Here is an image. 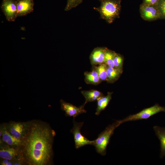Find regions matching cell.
I'll return each instance as SVG.
<instances>
[{
	"instance_id": "1",
	"label": "cell",
	"mask_w": 165,
	"mask_h": 165,
	"mask_svg": "<svg viewBox=\"0 0 165 165\" xmlns=\"http://www.w3.org/2000/svg\"><path fill=\"white\" fill-rule=\"evenodd\" d=\"M55 134L47 123L38 120L31 121L28 133L21 147L25 165L51 164Z\"/></svg>"
},
{
	"instance_id": "2",
	"label": "cell",
	"mask_w": 165,
	"mask_h": 165,
	"mask_svg": "<svg viewBox=\"0 0 165 165\" xmlns=\"http://www.w3.org/2000/svg\"><path fill=\"white\" fill-rule=\"evenodd\" d=\"M100 2V6L94 7L98 12L101 18L108 24L112 23L119 18L120 14L121 0H97Z\"/></svg>"
},
{
	"instance_id": "3",
	"label": "cell",
	"mask_w": 165,
	"mask_h": 165,
	"mask_svg": "<svg viewBox=\"0 0 165 165\" xmlns=\"http://www.w3.org/2000/svg\"><path fill=\"white\" fill-rule=\"evenodd\" d=\"M121 124L118 120L112 124L109 125L99 135L96 139L93 140L92 145L94 146L97 153L103 156L106 155V148L110 138L115 130Z\"/></svg>"
},
{
	"instance_id": "4",
	"label": "cell",
	"mask_w": 165,
	"mask_h": 165,
	"mask_svg": "<svg viewBox=\"0 0 165 165\" xmlns=\"http://www.w3.org/2000/svg\"><path fill=\"white\" fill-rule=\"evenodd\" d=\"M31 122L10 121L5 124L11 135L17 139L23 140L28 133Z\"/></svg>"
},
{
	"instance_id": "5",
	"label": "cell",
	"mask_w": 165,
	"mask_h": 165,
	"mask_svg": "<svg viewBox=\"0 0 165 165\" xmlns=\"http://www.w3.org/2000/svg\"><path fill=\"white\" fill-rule=\"evenodd\" d=\"M161 112H165V107L156 104L152 107L144 109L136 114L129 115L124 119L119 120V121L122 124L128 121L146 119Z\"/></svg>"
},
{
	"instance_id": "6",
	"label": "cell",
	"mask_w": 165,
	"mask_h": 165,
	"mask_svg": "<svg viewBox=\"0 0 165 165\" xmlns=\"http://www.w3.org/2000/svg\"><path fill=\"white\" fill-rule=\"evenodd\" d=\"M0 157L1 159L22 161L25 164L21 147H13L0 142Z\"/></svg>"
},
{
	"instance_id": "7",
	"label": "cell",
	"mask_w": 165,
	"mask_h": 165,
	"mask_svg": "<svg viewBox=\"0 0 165 165\" xmlns=\"http://www.w3.org/2000/svg\"><path fill=\"white\" fill-rule=\"evenodd\" d=\"M73 122V127L71 130V132L73 135L75 148L78 149L87 145H92L94 141L89 140L81 133V129L83 122H77L74 120V118Z\"/></svg>"
},
{
	"instance_id": "8",
	"label": "cell",
	"mask_w": 165,
	"mask_h": 165,
	"mask_svg": "<svg viewBox=\"0 0 165 165\" xmlns=\"http://www.w3.org/2000/svg\"><path fill=\"white\" fill-rule=\"evenodd\" d=\"M139 10L141 17L145 20L153 21L161 18L157 5H147L142 3L140 6Z\"/></svg>"
},
{
	"instance_id": "9",
	"label": "cell",
	"mask_w": 165,
	"mask_h": 165,
	"mask_svg": "<svg viewBox=\"0 0 165 165\" xmlns=\"http://www.w3.org/2000/svg\"><path fill=\"white\" fill-rule=\"evenodd\" d=\"M1 8L8 21L12 22L15 20L17 17L16 1L2 0Z\"/></svg>"
},
{
	"instance_id": "10",
	"label": "cell",
	"mask_w": 165,
	"mask_h": 165,
	"mask_svg": "<svg viewBox=\"0 0 165 165\" xmlns=\"http://www.w3.org/2000/svg\"><path fill=\"white\" fill-rule=\"evenodd\" d=\"M0 127V142L13 147H22L24 141L17 139L11 135L6 129L5 123L2 124Z\"/></svg>"
},
{
	"instance_id": "11",
	"label": "cell",
	"mask_w": 165,
	"mask_h": 165,
	"mask_svg": "<svg viewBox=\"0 0 165 165\" xmlns=\"http://www.w3.org/2000/svg\"><path fill=\"white\" fill-rule=\"evenodd\" d=\"M60 104L61 110L65 112V115L68 116L73 117L74 118L79 115L85 113L86 111L84 109L85 104L77 107L72 104L61 100Z\"/></svg>"
},
{
	"instance_id": "12",
	"label": "cell",
	"mask_w": 165,
	"mask_h": 165,
	"mask_svg": "<svg viewBox=\"0 0 165 165\" xmlns=\"http://www.w3.org/2000/svg\"><path fill=\"white\" fill-rule=\"evenodd\" d=\"M17 16H22L30 13L34 10L33 0H17Z\"/></svg>"
},
{
	"instance_id": "13",
	"label": "cell",
	"mask_w": 165,
	"mask_h": 165,
	"mask_svg": "<svg viewBox=\"0 0 165 165\" xmlns=\"http://www.w3.org/2000/svg\"><path fill=\"white\" fill-rule=\"evenodd\" d=\"M106 48L100 47L93 49L89 57L90 62L92 65H97L105 63Z\"/></svg>"
},
{
	"instance_id": "14",
	"label": "cell",
	"mask_w": 165,
	"mask_h": 165,
	"mask_svg": "<svg viewBox=\"0 0 165 165\" xmlns=\"http://www.w3.org/2000/svg\"><path fill=\"white\" fill-rule=\"evenodd\" d=\"M153 130L160 141V157L162 158L165 156V127L155 126L153 127Z\"/></svg>"
},
{
	"instance_id": "15",
	"label": "cell",
	"mask_w": 165,
	"mask_h": 165,
	"mask_svg": "<svg viewBox=\"0 0 165 165\" xmlns=\"http://www.w3.org/2000/svg\"><path fill=\"white\" fill-rule=\"evenodd\" d=\"M81 93L85 99L84 103L85 104L88 102L97 101L100 98L104 96L102 93L95 90H83Z\"/></svg>"
},
{
	"instance_id": "16",
	"label": "cell",
	"mask_w": 165,
	"mask_h": 165,
	"mask_svg": "<svg viewBox=\"0 0 165 165\" xmlns=\"http://www.w3.org/2000/svg\"><path fill=\"white\" fill-rule=\"evenodd\" d=\"M84 75V81L86 84L97 85L102 82L97 72L94 69L91 72H85Z\"/></svg>"
},
{
	"instance_id": "17",
	"label": "cell",
	"mask_w": 165,
	"mask_h": 165,
	"mask_svg": "<svg viewBox=\"0 0 165 165\" xmlns=\"http://www.w3.org/2000/svg\"><path fill=\"white\" fill-rule=\"evenodd\" d=\"M112 92H108L106 96H104L97 100V106L95 113L96 115H99L101 112L106 108L112 99Z\"/></svg>"
},
{
	"instance_id": "18",
	"label": "cell",
	"mask_w": 165,
	"mask_h": 165,
	"mask_svg": "<svg viewBox=\"0 0 165 165\" xmlns=\"http://www.w3.org/2000/svg\"><path fill=\"white\" fill-rule=\"evenodd\" d=\"M107 79L108 83H113L119 77L122 72V70L108 67L106 69Z\"/></svg>"
},
{
	"instance_id": "19",
	"label": "cell",
	"mask_w": 165,
	"mask_h": 165,
	"mask_svg": "<svg viewBox=\"0 0 165 165\" xmlns=\"http://www.w3.org/2000/svg\"><path fill=\"white\" fill-rule=\"evenodd\" d=\"M97 65H92V69H94L97 72L102 82L107 81V76L106 65L105 63H104Z\"/></svg>"
},
{
	"instance_id": "20",
	"label": "cell",
	"mask_w": 165,
	"mask_h": 165,
	"mask_svg": "<svg viewBox=\"0 0 165 165\" xmlns=\"http://www.w3.org/2000/svg\"><path fill=\"white\" fill-rule=\"evenodd\" d=\"M116 53L115 51L106 48L105 55V63L109 67L115 68L114 58Z\"/></svg>"
},
{
	"instance_id": "21",
	"label": "cell",
	"mask_w": 165,
	"mask_h": 165,
	"mask_svg": "<svg viewBox=\"0 0 165 165\" xmlns=\"http://www.w3.org/2000/svg\"><path fill=\"white\" fill-rule=\"evenodd\" d=\"M123 61L122 56L120 54L116 53L114 58L115 68L122 70Z\"/></svg>"
},
{
	"instance_id": "22",
	"label": "cell",
	"mask_w": 165,
	"mask_h": 165,
	"mask_svg": "<svg viewBox=\"0 0 165 165\" xmlns=\"http://www.w3.org/2000/svg\"><path fill=\"white\" fill-rule=\"evenodd\" d=\"M83 0H67V3L64 9L65 11H68L75 8L81 3Z\"/></svg>"
},
{
	"instance_id": "23",
	"label": "cell",
	"mask_w": 165,
	"mask_h": 165,
	"mask_svg": "<svg viewBox=\"0 0 165 165\" xmlns=\"http://www.w3.org/2000/svg\"><path fill=\"white\" fill-rule=\"evenodd\" d=\"M157 6L161 14V19H165V0H160Z\"/></svg>"
},
{
	"instance_id": "24",
	"label": "cell",
	"mask_w": 165,
	"mask_h": 165,
	"mask_svg": "<svg viewBox=\"0 0 165 165\" xmlns=\"http://www.w3.org/2000/svg\"><path fill=\"white\" fill-rule=\"evenodd\" d=\"M160 0H143L142 3L151 5H157Z\"/></svg>"
}]
</instances>
